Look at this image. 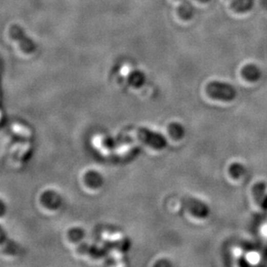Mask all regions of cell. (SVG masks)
<instances>
[{
  "instance_id": "cell-1",
  "label": "cell",
  "mask_w": 267,
  "mask_h": 267,
  "mask_svg": "<svg viewBox=\"0 0 267 267\" xmlns=\"http://www.w3.org/2000/svg\"><path fill=\"white\" fill-rule=\"evenodd\" d=\"M209 93L212 96L220 99H230L234 98L235 91L232 86L225 83H213L208 88Z\"/></svg>"
},
{
  "instance_id": "cell-2",
  "label": "cell",
  "mask_w": 267,
  "mask_h": 267,
  "mask_svg": "<svg viewBox=\"0 0 267 267\" xmlns=\"http://www.w3.org/2000/svg\"><path fill=\"white\" fill-rule=\"evenodd\" d=\"M254 0H234L232 8L237 12H245L253 8Z\"/></svg>"
},
{
  "instance_id": "cell-3",
  "label": "cell",
  "mask_w": 267,
  "mask_h": 267,
  "mask_svg": "<svg viewBox=\"0 0 267 267\" xmlns=\"http://www.w3.org/2000/svg\"><path fill=\"white\" fill-rule=\"evenodd\" d=\"M243 74L249 80H255V79L257 80L260 75V72L256 66L248 65L245 66V69H243Z\"/></svg>"
},
{
  "instance_id": "cell-4",
  "label": "cell",
  "mask_w": 267,
  "mask_h": 267,
  "mask_svg": "<svg viewBox=\"0 0 267 267\" xmlns=\"http://www.w3.org/2000/svg\"><path fill=\"white\" fill-rule=\"evenodd\" d=\"M245 259L251 265H257L261 261V255L256 251H250L245 254Z\"/></svg>"
},
{
  "instance_id": "cell-5",
  "label": "cell",
  "mask_w": 267,
  "mask_h": 267,
  "mask_svg": "<svg viewBox=\"0 0 267 267\" xmlns=\"http://www.w3.org/2000/svg\"><path fill=\"white\" fill-rule=\"evenodd\" d=\"M232 254H233V256H234V258L240 259V258H241V257L243 256L244 251H243L242 248L236 247V248H234V249L232 250Z\"/></svg>"
},
{
  "instance_id": "cell-6",
  "label": "cell",
  "mask_w": 267,
  "mask_h": 267,
  "mask_svg": "<svg viewBox=\"0 0 267 267\" xmlns=\"http://www.w3.org/2000/svg\"><path fill=\"white\" fill-rule=\"evenodd\" d=\"M260 234L264 238H267V222L260 227Z\"/></svg>"
},
{
  "instance_id": "cell-7",
  "label": "cell",
  "mask_w": 267,
  "mask_h": 267,
  "mask_svg": "<svg viewBox=\"0 0 267 267\" xmlns=\"http://www.w3.org/2000/svg\"><path fill=\"white\" fill-rule=\"evenodd\" d=\"M201 1H204V2H205V1H209V0H201Z\"/></svg>"
}]
</instances>
